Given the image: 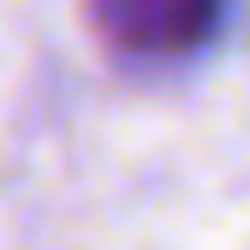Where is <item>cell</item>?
Returning <instances> with one entry per match:
<instances>
[{
    "instance_id": "obj_1",
    "label": "cell",
    "mask_w": 250,
    "mask_h": 250,
    "mask_svg": "<svg viewBox=\"0 0 250 250\" xmlns=\"http://www.w3.org/2000/svg\"><path fill=\"white\" fill-rule=\"evenodd\" d=\"M89 30L125 60H173L208 42L221 0H83Z\"/></svg>"
}]
</instances>
